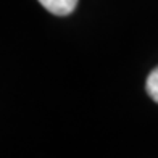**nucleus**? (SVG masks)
I'll list each match as a JSON object with an SVG mask.
<instances>
[{
    "label": "nucleus",
    "mask_w": 158,
    "mask_h": 158,
    "mask_svg": "<svg viewBox=\"0 0 158 158\" xmlns=\"http://www.w3.org/2000/svg\"><path fill=\"white\" fill-rule=\"evenodd\" d=\"M39 2L45 10L58 16L69 15L77 5V0H39Z\"/></svg>",
    "instance_id": "nucleus-1"
},
{
    "label": "nucleus",
    "mask_w": 158,
    "mask_h": 158,
    "mask_svg": "<svg viewBox=\"0 0 158 158\" xmlns=\"http://www.w3.org/2000/svg\"><path fill=\"white\" fill-rule=\"evenodd\" d=\"M145 87H147V94L152 97V100H155L158 103V66L150 71L147 82H145Z\"/></svg>",
    "instance_id": "nucleus-2"
}]
</instances>
